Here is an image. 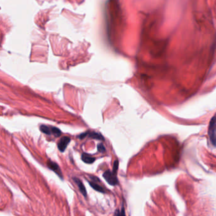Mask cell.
Wrapping results in <instances>:
<instances>
[{
  "label": "cell",
  "instance_id": "2",
  "mask_svg": "<svg viewBox=\"0 0 216 216\" xmlns=\"http://www.w3.org/2000/svg\"><path fill=\"white\" fill-rule=\"evenodd\" d=\"M116 174L108 170L105 171L103 175V178L105 179L106 182L111 186H115L118 183V180L115 175Z\"/></svg>",
  "mask_w": 216,
  "mask_h": 216
},
{
  "label": "cell",
  "instance_id": "14",
  "mask_svg": "<svg viewBox=\"0 0 216 216\" xmlns=\"http://www.w3.org/2000/svg\"><path fill=\"white\" fill-rule=\"evenodd\" d=\"M120 212H120V215H125V209H124L123 207H122V210Z\"/></svg>",
  "mask_w": 216,
  "mask_h": 216
},
{
  "label": "cell",
  "instance_id": "3",
  "mask_svg": "<svg viewBox=\"0 0 216 216\" xmlns=\"http://www.w3.org/2000/svg\"><path fill=\"white\" fill-rule=\"evenodd\" d=\"M71 140L68 136H63L57 143V148L61 152H64Z\"/></svg>",
  "mask_w": 216,
  "mask_h": 216
},
{
  "label": "cell",
  "instance_id": "8",
  "mask_svg": "<svg viewBox=\"0 0 216 216\" xmlns=\"http://www.w3.org/2000/svg\"><path fill=\"white\" fill-rule=\"evenodd\" d=\"M89 185H90V186L93 189H94L97 191H99V192H101V193H105V191H104V190L103 189V187H101L99 185H97V184L94 183L93 181L92 182H89Z\"/></svg>",
  "mask_w": 216,
  "mask_h": 216
},
{
  "label": "cell",
  "instance_id": "11",
  "mask_svg": "<svg viewBox=\"0 0 216 216\" xmlns=\"http://www.w3.org/2000/svg\"><path fill=\"white\" fill-rule=\"evenodd\" d=\"M118 165H119V162L118 161H115L114 162L113 165V172L114 174H116L117 169H118Z\"/></svg>",
  "mask_w": 216,
  "mask_h": 216
},
{
  "label": "cell",
  "instance_id": "12",
  "mask_svg": "<svg viewBox=\"0 0 216 216\" xmlns=\"http://www.w3.org/2000/svg\"><path fill=\"white\" fill-rule=\"evenodd\" d=\"M97 150L99 152H103V151H105L106 148H105L104 146L103 145V144L100 143V144L98 145V146H97Z\"/></svg>",
  "mask_w": 216,
  "mask_h": 216
},
{
  "label": "cell",
  "instance_id": "1",
  "mask_svg": "<svg viewBox=\"0 0 216 216\" xmlns=\"http://www.w3.org/2000/svg\"><path fill=\"white\" fill-rule=\"evenodd\" d=\"M209 135L213 145L216 146V115L214 116L210 121L209 128Z\"/></svg>",
  "mask_w": 216,
  "mask_h": 216
},
{
  "label": "cell",
  "instance_id": "6",
  "mask_svg": "<svg viewBox=\"0 0 216 216\" xmlns=\"http://www.w3.org/2000/svg\"><path fill=\"white\" fill-rule=\"evenodd\" d=\"M82 160L84 162H85L86 164H92L93 162H94V161H95V159L94 158V157L90 156V155L85 153H84L82 155Z\"/></svg>",
  "mask_w": 216,
  "mask_h": 216
},
{
  "label": "cell",
  "instance_id": "4",
  "mask_svg": "<svg viewBox=\"0 0 216 216\" xmlns=\"http://www.w3.org/2000/svg\"><path fill=\"white\" fill-rule=\"evenodd\" d=\"M48 166L49 167V169H51L52 170H53L56 174H57V175L60 177V178L63 179V174H62V170H61L60 167L58 166V165L57 164H56L55 162H53L51 161H49L48 162Z\"/></svg>",
  "mask_w": 216,
  "mask_h": 216
},
{
  "label": "cell",
  "instance_id": "9",
  "mask_svg": "<svg viewBox=\"0 0 216 216\" xmlns=\"http://www.w3.org/2000/svg\"><path fill=\"white\" fill-rule=\"evenodd\" d=\"M40 130L41 131V132H43V133L46 134H48L50 135L52 134L51 132V128H50L49 127L45 126V125H42L40 127Z\"/></svg>",
  "mask_w": 216,
  "mask_h": 216
},
{
  "label": "cell",
  "instance_id": "10",
  "mask_svg": "<svg viewBox=\"0 0 216 216\" xmlns=\"http://www.w3.org/2000/svg\"><path fill=\"white\" fill-rule=\"evenodd\" d=\"M51 132L53 135H54L56 137L60 136L62 134V131L57 127H51Z\"/></svg>",
  "mask_w": 216,
  "mask_h": 216
},
{
  "label": "cell",
  "instance_id": "5",
  "mask_svg": "<svg viewBox=\"0 0 216 216\" xmlns=\"http://www.w3.org/2000/svg\"><path fill=\"white\" fill-rule=\"evenodd\" d=\"M73 180H74V181L76 183V184L77 185L78 188H79L81 193L85 196V197H86L87 196V191H86V189L84 185V184L82 183V181L79 180V179H78L77 178H73Z\"/></svg>",
  "mask_w": 216,
  "mask_h": 216
},
{
  "label": "cell",
  "instance_id": "7",
  "mask_svg": "<svg viewBox=\"0 0 216 216\" xmlns=\"http://www.w3.org/2000/svg\"><path fill=\"white\" fill-rule=\"evenodd\" d=\"M87 136L93 139H96L98 140H103V141L104 140V137L101 134L95 132H88Z\"/></svg>",
  "mask_w": 216,
  "mask_h": 216
},
{
  "label": "cell",
  "instance_id": "13",
  "mask_svg": "<svg viewBox=\"0 0 216 216\" xmlns=\"http://www.w3.org/2000/svg\"><path fill=\"white\" fill-rule=\"evenodd\" d=\"M88 135V132H84V133H82L80 134L79 136H78V138L80 139V140H82L84 138H85V137Z\"/></svg>",
  "mask_w": 216,
  "mask_h": 216
}]
</instances>
